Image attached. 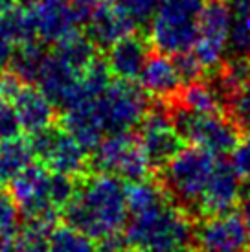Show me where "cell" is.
I'll return each instance as SVG.
<instances>
[{
  "instance_id": "6da1fadb",
  "label": "cell",
  "mask_w": 250,
  "mask_h": 252,
  "mask_svg": "<svg viewBox=\"0 0 250 252\" xmlns=\"http://www.w3.org/2000/svg\"><path fill=\"white\" fill-rule=\"evenodd\" d=\"M64 221L96 241L124 234L129 219L124 181L111 173L87 177L62 210Z\"/></svg>"
},
{
  "instance_id": "7a4b0ae2",
  "label": "cell",
  "mask_w": 250,
  "mask_h": 252,
  "mask_svg": "<svg viewBox=\"0 0 250 252\" xmlns=\"http://www.w3.org/2000/svg\"><path fill=\"white\" fill-rule=\"evenodd\" d=\"M189 212L167 199L153 208L131 214L124 228L125 243L142 252H173L193 239Z\"/></svg>"
},
{
  "instance_id": "3957f363",
  "label": "cell",
  "mask_w": 250,
  "mask_h": 252,
  "mask_svg": "<svg viewBox=\"0 0 250 252\" xmlns=\"http://www.w3.org/2000/svg\"><path fill=\"white\" fill-rule=\"evenodd\" d=\"M219 157L199 146L182 147L162 168V184L169 197L189 214H197L208 179Z\"/></svg>"
},
{
  "instance_id": "277c9868",
  "label": "cell",
  "mask_w": 250,
  "mask_h": 252,
  "mask_svg": "<svg viewBox=\"0 0 250 252\" xmlns=\"http://www.w3.org/2000/svg\"><path fill=\"white\" fill-rule=\"evenodd\" d=\"M206 0H160L149 24V42L156 52L181 56L191 52Z\"/></svg>"
},
{
  "instance_id": "5b68a950",
  "label": "cell",
  "mask_w": 250,
  "mask_h": 252,
  "mask_svg": "<svg viewBox=\"0 0 250 252\" xmlns=\"http://www.w3.org/2000/svg\"><path fill=\"white\" fill-rule=\"evenodd\" d=\"M169 112L184 140L206 149L216 157L230 155L241 140V127L222 112L204 114L181 105H175Z\"/></svg>"
},
{
  "instance_id": "8992f818",
  "label": "cell",
  "mask_w": 250,
  "mask_h": 252,
  "mask_svg": "<svg viewBox=\"0 0 250 252\" xmlns=\"http://www.w3.org/2000/svg\"><path fill=\"white\" fill-rule=\"evenodd\" d=\"M35 158L52 171L70 177H83L91 168L89 147H85L64 127L50 126L39 133L30 134Z\"/></svg>"
},
{
  "instance_id": "52a82bcc",
  "label": "cell",
  "mask_w": 250,
  "mask_h": 252,
  "mask_svg": "<svg viewBox=\"0 0 250 252\" xmlns=\"http://www.w3.org/2000/svg\"><path fill=\"white\" fill-rule=\"evenodd\" d=\"M91 168L129 182L146 179L153 169L138 138L132 133H114L101 138V142L92 149Z\"/></svg>"
},
{
  "instance_id": "ba28073f",
  "label": "cell",
  "mask_w": 250,
  "mask_h": 252,
  "mask_svg": "<svg viewBox=\"0 0 250 252\" xmlns=\"http://www.w3.org/2000/svg\"><path fill=\"white\" fill-rule=\"evenodd\" d=\"M105 133H132L149 112V96L132 81H112L96 98Z\"/></svg>"
},
{
  "instance_id": "9c48e42d",
  "label": "cell",
  "mask_w": 250,
  "mask_h": 252,
  "mask_svg": "<svg viewBox=\"0 0 250 252\" xmlns=\"http://www.w3.org/2000/svg\"><path fill=\"white\" fill-rule=\"evenodd\" d=\"M9 195L22 217L28 221L56 223L61 214L52 197V171L46 166L31 164L9 182Z\"/></svg>"
},
{
  "instance_id": "30bf717a",
  "label": "cell",
  "mask_w": 250,
  "mask_h": 252,
  "mask_svg": "<svg viewBox=\"0 0 250 252\" xmlns=\"http://www.w3.org/2000/svg\"><path fill=\"white\" fill-rule=\"evenodd\" d=\"M17 6L28 11L37 41L46 46H56L87 22V15L70 0H17Z\"/></svg>"
},
{
  "instance_id": "8fae6325",
  "label": "cell",
  "mask_w": 250,
  "mask_h": 252,
  "mask_svg": "<svg viewBox=\"0 0 250 252\" xmlns=\"http://www.w3.org/2000/svg\"><path fill=\"white\" fill-rule=\"evenodd\" d=\"M230 37V13L222 0H206L199 32L191 52L204 72H217L226 61Z\"/></svg>"
},
{
  "instance_id": "7c38bea8",
  "label": "cell",
  "mask_w": 250,
  "mask_h": 252,
  "mask_svg": "<svg viewBox=\"0 0 250 252\" xmlns=\"http://www.w3.org/2000/svg\"><path fill=\"white\" fill-rule=\"evenodd\" d=\"M193 241L199 252H247L250 230L236 212L214 214L195 224Z\"/></svg>"
},
{
  "instance_id": "4fadbf2b",
  "label": "cell",
  "mask_w": 250,
  "mask_h": 252,
  "mask_svg": "<svg viewBox=\"0 0 250 252\" xmlns=\"http://www.w3.org/2000/svg\"><path fill=\"white\" fill-rule=\"evenodd\" d=\"M136 138L153 169H162L184 147V138L175 127L171 112L162 107L149 109L138 126Z\"/></svg>"
},
{
  "instance_id": "5bb4252c",
  "label": "cell",
  "mask_w": 250,
  "mask_h": 252,
  "mask_svg": "<svg viewBox=\"0 0 250 252\" xmlns=\"http://www.w3.org/2000/svg\"><path fill=\"white\" fill-rule=\"evenodd\" d=\"M243 195V181L237 175L232 162H226L224 157H219L216 168L208 179L206 189L199 204V216L224 214L236 208Z\"/></svg>"
},
{
  "instance_id": "9a60e30c",
  "label": "cell",
  "mask_w": 250,
  "mask_h": 252,
  "mask_svg": "<svg viewBox=\"0 0 250 252\" xmlns=\"http://www.w3.org/2000/svg\"><path fill=\"white\" fill-rule=\"evenodd\" d=\"M81 76L83 74H77L74 68H70L68 64L52 50L44 57L41 70L35 77L33 85H37L54 101V105L62 109L64 105H68L72 98L76 96Z\"/></svg>"
},
{
  "instance_id": "2e32d148",
  "label": "cell",
  "mask_w": 250,
  "mask_h": 252,
  "mask_svg": "<svg viewBox=\"0 0 250 252\" xmlns=\"http://www.w3.org/2000/svg\"><path fill=\"white\" fill-rule=\"evenodd\" d=\"M138 79L142 91L149 98L160 99V101H173V98L184 87V79L175 57L160 54V52L155 56H149Z\"/></svg>"
},
{
  "instance_id": "e0dca14e",
  "label": "cell",
  "mask_w": 250,
  "mask_h": 252,
  "mask_svg": "<svg viewBox=\"0 0 250 252\" xmlns=\"http://www.w3.org/2000/svg\"><path fill=\"white\" fill-rule=\"evenodd\" d=\"M13 105L24 133L33 134L54 126L56 105L44 92L33 83H22L13 96Z\"/></svg>"
},
{
  "instance_id": "ac0fdd59",
  "label": "cell",
  "mask_w": 250,
  "mask_h": 252,
  "mask_svg": "<svg viewBox=\"0 0 250 252\" xmlns=\"http://www.w3.org/2000/svg\"><path fill=\"white\" fill-rule=\"evenodd\" d=\"M147 59H149V44L144 37L132 32L112 44L105 61L116 79L134 81L140 77Z\"/></svg>"
},
{
  "instance_id": "d6986e66",
  "label": "cell",
  "mask_w": 250,
  "mask_h": 252,
  "mask_svg": "<svg viewBox=\"0 0 250 252\" xmlns=\"http://www.w3.org/2000/svg\"><path fill=\"white\" fill-rule=\"evenodd\" d=\"M87 35L97 48H111L122 37L134 32V26L125 19V15L112 4V0H105L91 11L85 22Z\"/></svg>"
},
{
  "instance_id": "ffe728a7",
  "label": "cell",
  "mask_w": 250,
  "mask_h": 252,
  "mask_svg": "<svg viewBox=\"0 0 250 252\" xmlns=\"http://www.w3.org/2000/svg\"><path fill=\"white\" fill-rule=\"evenodd\" d=\"M173 105H181L184 109L204 114H217L226 109V98L219 91L214 79L210 81L197 79L182 87L173 98Z\"/></svg>"
},
{
  "instance_id": "44dd1931",
  "label": "cell",
  "mask_w": 250,
  "mask_h": 252,
  "mask_svg": "<svg viewBox=\"0 0 250 252\" xmlns=\"http://www.w3.org/2000/svg\"><path fill=\"white\" fill-rule=\"evenodd\" d=\"M35 153L31 142L21 136L0 140V182H11L33 164Z\"/></svg>"
},
{
  "instance_id": "7402d4cb",
  "label": "cell",
  "mask_w": 250,
  "mask_h": 252,
  "mask_svg": "<svg viewBox=\"0 0 250 252\" xmlns=\"http://www.w3.org/2000/svg\"><path fill=\"white\" fill-rule=\"evenodd\" d=\"M97 46L91 41L87 33L76 32L70 37L62 39L54 46V52L61 57L70 68H74L77 74H83L89 66L97 59Z\"/></svg>"
},
{
  "instance_id": "603a6c76",
  "label": "cell",
  "mask_w": 250,
  "mask_h": 252,
  "mask_svg": "<svg viewBox=\"0 0 250 252\" xmlns=\"http://www.w3.org/2000/svg\"><path fill=\"white\" fill-rule=\"evenodd\" d=\"M125 197H127L129 216L149 210V208H153L156 204L171 199L162 182H156L153 179H147V177L125 184Z\"/></svg>"
},
{
  "instance_id": "cb8c5ba5",
  "label": "cell",
  "mask_w": 250,
  "mask_h": 252,
  "mask_svg": "<svg viewBox=\"0 0 250 252\" xmlns=\"http://www.w3.org/2000/svg\"><path fill=\"white\" fill-rule=\"evenodd\" d=\"M46 54H48L46 44H42L41 41H30L17 44L9 68L15 76L21 77L24 83H35V77L41 70Z\"/></svg>"
},
{
  "instance_id": "d4e9b609",
  "label": "cell",
  "mask_w": 250,
  "mask_h": 252,
  "mask_svg": "<svg viewBox=\"0 0 250 252\" xmlns=\"http://www.w3.org/2000/svg\"><path fill=\"white\" fill-rule=\"evenodd\" d=\"M48 252H99V247L94 238L66 224L52 228Z\"/></svg>"
},
{
  "instance_id": "484cf974",
  "label": "cell",
  "mask_w": 250,
  "mask_h": 252,
  "mask_svg": "<svg viewBox=\"0 0 250 252\" xmlns=\"http://www.w3.org/2000/svg\"><path fill=\"white\" fill-rule=\"evenodd\" d=\"M52 228H54L52 223L28 221L17 230L9 249L11 252H48Z\"/></svg>"
},
{
  "instance_id": "4316f807",
  "label": "cell",
  "mask_w": 250,
  "mask_h": 252,
  "mask_svg": "<svg viewBox=\"0 0 250 252\" xmlns=\"http://www.w3.org/2000/svg\"><path fill=\"white\" fill-rule=\"evenodd\" d=\"M112 4L125 15L134 30L149 28L155 13L160 6V0H112Z\"/></svg>"
},
{
  "instance_id": "83f0119b",
  "label": "cell",
  "mask_w": 250,
  "mask_h": 252,
  "mask_svg": "<svg viewBox=\"0 0 250 252\" xmlns=\"http://www.w3.org/2000/svg\"><path fill=\"white\" fill-rule=\"evenodd\" d=\"M19 216L21 212L11 195L0 191V251H6L13 243L15 234L19 230Z\"/></svg>"
},
{
  "instance_id": "f1b7e54d",
  "label": "cell",
  "mask_w": 250,
  "mask_h": 252,
  "mask_svg": "<svg viewBox=\"0 0 250 252\" xmlns=\"http://www.w3.org/2000/svg\"><path fill=\"white\" fill-rule=\"evenodd\" d=\"M226 111L241 129L250 131V76L230 94Z\"/></svg>"
},
{
  "instance_id": "f546056e",
  "label": "cell",
  "mask_w": 250,
  "mask_h": 252,
  "mask_svg": "<svg viewBox=\"0 0 250 252\" xmlns=\"http://www.w3.org/2000/svg\"><path fill=\"white\" fill-rule=\"evenodd\" d=\"M21 131L22 127L13 101L0 92V140L21 136Z\"/></svg>"
},
{
  "instance_id": "4dcf8cb0",
  "label": "cell",
  "mask_w": 250,
  "mask_h": 252,
  "mask_svg": "<svg viewBox=\"0 0 250 252\" xmlns=\"http://www.w3.org/2000/svg\"><path fill=\"white\" fill-rule=\"evenodd\" d=\"M15 48H17V41H15L13 33L9 32V26L2 15L0 17V76L11 66Z\"/></svg>"
},
{
  "instance_id": "1f68e13d",
  "label": "cell",
  "mask_w": 250,
  "mask_h": 252,
  "mask_svg": "<svg viewBox=\"0 0 250 252\" xmlns=\"http://www.w3.org/2000/svg\"><path fill=\"white\" fill-rule=\"evenodd\" d=\"M232 166L236 168L241 181L250 184V134L245 140H239L236 149L232 151Z\"/></svg>"
},
{
  "instance_id": "d6a6232c",
  "label": "cell",
  "mask_w": 250,
  "mask_h": 252,
  "mask_svg": "<svg viewBox=\"0 0 250 252\" xmlns=\"http://www.w3.org/2000/svg\"><path fill=\"white\" fill-rule=\"evenodd\" d=\"M70 2H72L79 11H83V13L87 15V19H89V15H91L92 9L96 6H99L101 2H105V0H70Z\"/></svg>"
},
{
  "instance_id": "836d02e7",
  "label": "cell",
  "mask_w": 250,
  "mask_h": 252,
  "mask_svg": "<svg viewBox=\"0 0 250 252\" xmlns=\"http://www.w3.org/2000/svg\"><path fill=\"white\" fill-rule=\"evenodd\" d=\"M239 206H241V212H239V216L243 217L245 224L249 226V230H250V189L247 191V193H245V195H241Z\"/></svg>"
},
{
  "instance_id": "e575fe53",
  "label": "cell",
  "mask_w": 250,
  "mask_h": 252,
  "mask_svg": "<svg viewBox=\"0 0 250 252\" xmlns=\"http://www.w3.org/2000/svg\"><path fill=\"white\" fill-rule=\"evenodd\" d=\"M173 252H199L195 247H189V245H184V247H181V249H177V251H173Z\"/></svg>"
},
{
  "instance_id": "d590c367",
  "label": "cell",
  "mask_w": 250,
  "mask_h": 252,
  "mask_svg": "<svg viewBox=\"0 0 250 252\" xmlns=\"http://www.w3.org/2000/svg\"><path fill=\"white\" fill-rule=\"evenodd\" d=\"M122 252H142V251H138V249H134V247H131V249H124Z\"/></svg>"
},
{
  "instance_id": "8d00e7d4",
  "label": "cell",
  "mask_w": 250,
  "mask_h": 252,
  "mask_svg": "<svg viewBox=\"0 0 250 252\" xmlns=\"http://www.w3.org/2000/svg\"><path fill=\"white\" fill-rule=\"evenodd\" d=\"M0 252H11V249H6V251H0Z\"/></svg>"
},
{
  "instance_id": "74e56055",
  "label": "cell",
  "mask_w": 250,
  "mask_h": 252,
  "mask_svg": "<svg viewBox=\"0 0 250 252\" xmlns=\"http://www.w3.org/2000/svg\"><path fill=\"white\" fill-rule=\"evenodd\" d=\"M9 2H11V4H17V0H9Z\"/></svg>"
},
{
  "instance_id": "f35d334b",
  "label": "cell",
  "mask_w": 250,
  "mask_h": 252,
  "mask_svg": "<svg viewBox=\"0 0 250 252\" xmlns=\"http://www.w3.org/2000/svg\"><path fill=\"white\" fill-rule=\"evenodd\" d=\"M247 252H250V245H249V251H247Z\"/></svg>"
}]
</instances>
